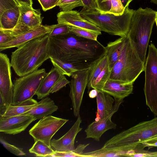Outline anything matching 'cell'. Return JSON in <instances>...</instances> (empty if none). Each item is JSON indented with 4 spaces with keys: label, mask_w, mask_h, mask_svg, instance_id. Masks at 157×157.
Listing matches in <instances>:
<instances>
[{
    "label": "cell",
    "mask_w": 157,
    "mask_h": 157,
    "mask_svg": "<svg viewBox=\"0 0 157 157\" xmlns=\"http://www.w3.org/2000/svg\"><path fill=\"white\" fill-rule=\"evenodd\" d=\"M49 37L50 58L71 64L78 70L90 68L106 52L105 47L98 40L71 33Z\"/></svg>",
    "instance_id": "6da1fadb"
},
{
    "label": "cell",
    "mask_w": 157,
    "mask_h": 157,
    "mask_svg": "<svg viewBox=\"0 0 157 157\" xmlns=\"http://www.w3.org/2000/svg\"><path fill=\"white\" fill-rule=\"evenodd\" d=\"M48 34L32 40L17 48L12 53L11 67L21 77L38 70L50 59Z\"/></svg>",
    "instance_id": "7a4b0ae2"
},
{
    "label": "cell",
    "mask_w": 157,
    "mask_h": 157,
    "mask_svg": "<svg viewBox=\"0 0 157 157\" xmlns=\"http://www.w3.org/2000/svg\"><path fill=\"white\" fill-rule=\"evenodd\" d=\"M157 136V117L139 123L114 136L106 142L102 148L119 152L126 156L128 152L146 140Z\"/></svg>",
    "instance_id": "3957f363"
},
{
    "label": "cell",
    "mask_w": 157,
    "mask_h": 157,
    "mask_svg": "<svg viewBox=\"0 0 157 157\" xmlns=\"http://www.w3.org/2000/svg\"><path fill=\"white\" fill-rule=\"evenodd\" d=\"M156 12L147 7L134 10L127 35L136 53L144 63L149 40L155 22Z\"/></svg>",
    "instance_id": "277c9868"
},
{
    "label": "cell",
    "mask_w": 157,
    "mask_h": 157,
    "mask_svg": "<svg viewBox=\"0 0 157 157\" xmlns=\"http://www.w3.org/2000/svg\"><path fill=\"white\" fill-rule=\"evenodd\" d=\"M134 11L128 6L123 13L120 16L109 13L101 14L96 10L82 9L79 13L82 17L95 25L101 31L125 37L127 36Z\"/></svg>",
    "instance_id": "5b68a950"
},
{
    "label": "cell",
    "mask_w": 157,
    "mask_h": 157,
    "mask_svg": "<svg viewBox=\"0 0 157 157\" xmlns=\"http://www.w3.org/2000/svg\"><path fill=\"white\" fill-rule=\"evenodd\" d=\"M144 67L145 63L140 58L127 36L119 58L111 71L109 78L123 84L133 83L144 71Z\"/></svg>",
    "instance_id": "8992f818"
},
{
    "label": "cell",
    "mask_w": 157,
    "mask_h": 157,
    "mask_svg": "<svg viewBox=\"0 0 157 157\" xmlns=\"http://www.w3.org/2000/svg\"><path fill=\"white\" fill-rule=\"evenodd\" d=\"M144 91L146 104L157 116V48L152 43L149 46L145 63Z\"/></svg>",
    "instance_id": "52a82bcc"
},
{
    "label": "cell",
    "mask_w": 157,
    "mask_h": 157,
    "mask_svg": "<svg viewBox=\"0 0 157 157\" xmlns=\"http://www.w3.org/2000/svg\"><path fill=\"white\" fill-rule=\"evenodd\" d=\"M44 68L38 69L14 81L13 101L17 105L32 98L47 74Z\"/></svg>",
    "instance_id": "ba28073f"
},
{
    "label": "cell",
    "mask_w": 157,
    "mask_h": 157,
    "mask_svg": "<svg viewBox=\"0 0 157 157\" xmlns=\"http://www.w3.org/2000/svg\"><path fill=\"white\" fill-rule=\"evenodd\" d=\"M68 120L49 115L40 119L30 129L29 133L35 142L40 140L50 146L53 136Z\"/></svg>",
    "instance_id": "9c48e42d"
},
{
    "label": "cell",
    "mask_w": 157,
    "mask_h": 157,
    "mask_svg": "<svg viewBox=\"0 0 157 157\" xmlns=\"http://www.w3.org/2000/svg\"><path fill=\"white\" fill-rule=\"evenodd\" d=\"M89 68L77 71L71 75L69 96L71 99L74 116L80 115L84 93L87 87Z\"/></svg>",
    "instance_id": "30bf717a"
},
{
    "label": "cell",
    "mask_w": 157,
    "mask_h": 157,
    "mask_svg": "<svg viewBox=\"0 0 157 157\" xmlns=\"http://www.w3.org/2000/svg\"><path fill=\"white\" fill-rule=\"evenodd\" d=\"M20 6V14L17 25L13 29L7 30L14 38L42 25V18L40 9L25 6Z\"/></svg>",
    "instance_id": "8fae6325"
},
{
    "label": "cell",
    "mask_w": 157,
    "mask_h": 157,
    "mask_svg": "<svg viewBox=\"0 0 157 157\" xmlns=\"http://www.w3.org/2000/svg\"><path fill=\"white\" fill-rule=\"evenodd\" d=\"M11 64L7 55L0 53V96L8 106L13 101L14 85L11 79Z\"/></svg>",
    "instance_id": "7c38bea8"
},
{
    "label": "cell",
    "mask_w": 157,
    "mask_h": 157,
    "mask_svg": "<svg viewBox=\"0 0 157 157\" xmlns=\"http://www.w3.org/2000/svg\"><path fill=\"white\" fill-rule=\"evenodd\" d=\"M114 100L113 110L109 115L98 121H95L88 126L85 130L86 135V138H92L99 141L101 136L105 132L116 128L117 125L112 121L111 118L113 115L118 111L123 100Z\"/></svg>",
    "instance_id": "4fadbf2b"
},
{
    "label": "cell",
    "mask_w": 157,
    "mask_h": 157,
    "mask_svg": "<svg viewBox=\"0 0 157 157\" xmlns=\"http://www.w3.org/2000/svg\"><path fill=\"white\" fill-rule=\"evenodd\" d=\"M58 23L86 29L101 34L100 29L82 17L76 10L61 11L57 15Z\"/></svg>",
    "instance_id": "5bb4252c"
},
{
    "label": "cell",
    "mask_w": 157,
    "mask_h": 157,
    "mask_svg": "<svg viewBox=\"0 0 157 157\" xmlns=\"http://www.w3.org/2000/svg\"><path fill=\"white\" fill-rule=\"evenodd\" d=\"M52 28L50 25H41L18 35L10 41L0 45V51L14 47L17 48L32 40L49 33Z\"/></svg>",
    "instance_id": "9a60e30c"
},
{
    "label": "cell",
    "mask_w": 157,
    "mask_h": 157,
    "mask_svg": "<svg viewBox=\"0 0 157 157\" xmlns=\"http://www.w3.org/2000/svg\"><path fill=\"white\" fill-rule=\"evenodd\" d=\"M69 131L60 138L51 140L50 145L55 151H66L74 150L75 141L79 132L82 129L80 127L82 120L80 115Z\"/></svg>",
    "instance_id": "2e32d148"
},
{
    "label": "cell",
    "mask_w": 157,
    "mask_h": 157,
    "mask_svg": "<svg viewBox=\"0 0 157 157\" xmlns=\"http://www.w3.org/2000/svg\"><path fill=\"white\" fill-rule=\"evenodd\" d=\"M34 121L33 117L28 115L0 117V131L7 134H16L24 131Z\"/></svg>",
    "instance_id": "e0dca14e"
},
{
    "label": "cell",
    "mask_w": 157,
    "mask_h": 157,
    "mask_svg": "<svg viewBox=\"0 0 157 157\" xmlns=\"http://www.w3.org/2000/svg\"><path fill=\"white\" fill-rule=\"evenodd\" d=\"M133 83L123 84L121 82L109 79L105 83L102 91L112 97L114 99H123L132 93Z\"/></svg>",
    "instance_id": "ac0fdd59"
},
{
    "label": "cell",
    "mask_w": 157,
    "mask_h": 157,
    "mask_svg": "<svg viewBox=\"0 0 157 157\" xmlns=\"http://www.w3.org/2000/svg\"><path fill=\"white\" fill-rule=\"evenodd\" d=\"M58 109V106L54 101L50 98L47 97L43 98L30 110L20 115L31 116L35 121L51 115Z\"/></svg>",
    "instance_id": "d6986e66"
},
{
    "label": "cell",
    "mask_w": 157,
    "mask_h": 157,
    "mask_svg": "<svg viewBox=\"0 0 157 157\" xmlns=\"http://www.w3.org/2000/svg\"><path fill=\"white\" fill-rule=\"evenodd\" d=\"M112 97L103 91H98L96 97L97 109L95 121L105 117L113 111L115 100Z\"/></svg>",
    "instance_id": "ffe728a7"
},
{
    "label": "cell",
    "mask_w": 157,
    "mask_h": 157,
    "mask_svg": "<svg viewBox=\"0 0 157 157\" xmlns=\"http://www.w3.org/2000/svg\"><path fill=\"white\" fill-rule=\"evenodd\" d=\"M62 75L57 68H52L44 77L36 93L37 98L41 99L48 96L51 89Z\"/></svg>",
    "instance_id": "44dd1931"
},
{
    "label": "cell",
    "mask_w": 157,
    "mask_h": 157,
    "mask_svg": "<svg viewBox=\"0 0 157 157\" xmlns=\"http://www.w3.org/2000/svg\"><path fill=\"white\" fill-rule=\"evenodd\" d=\"M125 37H120L114 41L109 42L105 47L108 63L111 71L121 55Z\"/></svg>",
    "instance_id": "7402d4cb"
},
{
    "label": "cell",
    "mask_w": 157,
    "mask_h": 157,
    "mask_svg": "<svg viewBox=\"0 0 157 157\" xmlns=\"http://www.w3.org/2000/svg\"><path fill=\"white\" fill-rule=\"evenodd\" d=\"M20 14V6L9 9L0 15V29L11 30L17 25Z\"/></svg>",
    "instance_id": "603a6c76"
},
{
    "label": "cell",
    "mask_w": 157,
    "mask_h": 157,
    "mask_svg": "<svg viewBox=\"0 0 157 157\" xmlns=\"http://www.w3.org/2000/svg\"><path fill=\"white\" fill-rule=\"evenodd\" d=\"M38 102L32 98L26 100L17 105H11L8 106L2 117L18 116L25 113L36 106Z\"/></svg>",
    "instance_id": "cb8c5ba5"
},
{
    "label": "cell",
    "mask_w": 157,
    "mask_h": 157,
    "mask_svg": "<svg viewBox=\"0 0 157 157\" xmlns=\"http://www.w3.org/2000/svg\"><path fill=\"white\" fill-rule=\"evenodd\" d=\"M108 63L106 53L99 59L89 68L87 88L89 93L91 85Z\"/></svg>",
    "instance_id": "d4e9b609"
},
{
    "label": "cell",
    "mask_w": 157,
    "mask_h": 157,
    "mask_svg": "<svg viewBox=\"0 0 157 157\" xmlns=\"http://www.w3.org/2000/svg\"><path fill=\"white\" fill-rule=\"evenodd\" d=\"M29 151L31 153L35 154L36 156L48 157H50L55 152L51 146H48L40 140L36 141Z\"/></svg>",
    "instance_id": "484cf974"
},
{
    "label": "cell",
    "mask_w": 157,
    "mask_h": 157,
    "mask_svg": "<svg viewBox=\"0 0 157 157\" xmlns=\"http://www.w3.org/2000/svg\"><path fill=\"white\" fill-rule=\"evenodd\" d=\"M111 73L108 63L91 85V88L95 89L97 91H102L105 83L109 79Z\"/></svg>",
    "instance_id": "4316f807"
},
{
    "label": "cell",
    "mask_w": 157,
    "mask_h": 157,
    "mask_svg": "<svg viewBox=\"0 0 157 157\" xmlns=\"http://www.w3.org/2000/svg\"><path fill=\"white\" fill-rule=\"evenodd\" d=\"M50 59L54 67L57 68L63 75L70 77L74 72L78 71L71 64L57 59L50 58Z\"/></svg>",
    "instance_id": "83f0119b"
},
{
    "label": "cell",
    "mask_w": 157,
    "mask_h": 157,
    "mask_svg": "<svg viewBox=\"0 0 157 157\" xmlns=\"http://www.w3.org/2000/svg\"><path fill=\"white\" fill-rule=\"evenodd\" d=\"M70 32L75 35L87 39L97 40V37L100 34L96 32L86 29L68 26Z\"/></svg>",
    "instance_id": "f1b7e54d"
},
{
    "label": "cell",
    "mask_w": 157,
    "mask_h": 157,
    "mask_svg": "<svg viewBox=\"0 0 157 157\" xmlns=\"http://www.w3.org/2000/svg\"><path fill=\"white\" fill-rule=\"evenodd\" d=\"M89 144H80L74 150L71 151H55L54 152L50 157H80V155L83 153L84 150Z\"/></svg>",
    "instance_id": "f546056e"
},
{
    "label": "cell",
    "mask_w": 157,
    "mask_h": 157,
    "mask_svg": "<svg viewBox=\"0 0 157 157\" xmlns=\"http://www.w3.org/2000/svg\"><path fill=\"white\" fill-rule=\"evenodd\" d=\"M56 6L62 10V11H65L72 10L78 7L84 6L82 0H59Z\"/></svg>",
    "instance_id": "4dcf8cb0"
},
{
    "label": "cell",
    "mask_w": 157,
    "mask_h": 157,
    "mask_svg": "<svg viewBox=\"0 0 157 157\" xmlns=\"http://www.w3.org/2000/svg\"><path fill=\"white\" fill-rule=\"evenodd\" d=\"M69 32L68 26L58 23L52 25V29L48 35L50 37H52L66 34L69 33Z\"/></svg>",
    "instance_id": "1f68e13d"
},
{
    "label": "cell",
    "mask_w": 157,
    "mask_h": 157,
    "mask_svg": "<svg viewBox=\"0 0 157 157\" xmlns=\"http://www.w3.org/2000/svg\"><path fill=\"white\" fill-rule=\"evenodd\" d=\"M111 8L108 13L117 16L122 15L125 8L122 4L121 0H111Z\"/></svg>",
    "instance_id": "d6a6232c"
},
{
    "label": "cell",
    "mask_w": 157,
    "mask_h": 157,
    "mask_svg": "<svg viewBox=\"0 0 157 157\" xmlns=\"http://www.w3.org/2000/svg\"><path fill=\"white\" fill-rule=\"evenodd\" d=\"M111 0H94L98 10L101 14L108 13L111 8Z\"/></svg>",
    "instance_id": "836d02e7"
},
{
    "label": "cell",
    "mask_w": 157,
    "mask_h": 157,
    "mask_svg": "<svg viewBox=\"0 0 157 157\" xmlns=\"http://www.w3.org/2000/svg\"><path fill=\"white\" fill-rule=\"evenodd\" d=\"M0 141L4 147L12 153L17 156H23L26 155L21 148L11 144L2 137L0 138Z\"/></svg>",
    "instance_id": "e575fe53"
},
{
    "label": "cell",
    "mask_w": 157,
    "mask_h": 157,
    "mask_svg": "<svg viewBox=\"0 0 157 157\" xmlns=\"http://www.w3.org/2000/svg\"><path fill=\"white\" fill-rule=\"evenodd\" d=\"M19 6L16 0H0V15L9 9Z\"/></svg>",
    "instance_id": "d590c367"
},
{
    "label": "cell",
    "mask_w": 157,
    "mask_h": 157,
    "mask_svg": "<svg viewBox=\"0 0 157 157\" xmlns=\"http://www.w3.org/2000/svg\"><path fill=\"white\" fill-rule=\"evenodd\" d=\"M146 147H148V150L153 147H157V136L142 142L134 150L144 149Z\"/></svg>",
    "instance_id": "8d00e7d4"
},
{
    "label": "cell",
    "mask_w": 157,
    "mask_h": 157,
    "mask_svg": "<svg viewBox=\"0 0 157 157\" xmlns=\"http://www.w3.org/2000/svg\"><path fill=\"white\" fill-rule=\"evenodd\" d=\"M70 82V81L67 79L65 75H62L51 89L50 93L57 92Z\"/></svg>",
    "instance_id": "74e56055"
},
{
    "label": "cell",
    "mask_w": 157,
    "mask_h": 157,
    "mask_svg": "<svg viewBox=\"0 0 157 157\" xmlns=\"http://www.w3.org/2000/svg\"><path fill=\"white\" fill-rule=\"evenodd\" d=\"M59 0H38L44 11L51 9L56 6Z\"/></svg>",
    "instance_id": "f35d334b"
},
{
    "label": "cell",
    "mask_w": 157,
    "mask_h": 157,
    "mask_svg": "<svg viewBox=\"0 0 157 157\" xmlns=\"http://www.w3.org/2000/svg\"><path fill=\"white\" fill-rule=\"evenodd\" d=\"M13 38L7 30L0 29V45L8 42Z\"/></svg>",
    "instance_id": "ab89813d"
},
{
    "label": "cell",
    "mask_w": 157,
    "mask_h": 157,
    "mask_svg": "<svg viewBox=\"0 0 157 157\" xmlns=\"http://www.w3.org/2000/svg\"><path fill=\"white\" fill-rule=\"evenodd\" d=\"M82 1L84 4L83 9L98 10L97 7L94 3V0H82Z\"/></svg>",
    "instance_id": "60d3db41"
},
{
    "label": "cell",
    "mask_w": 157,
    "mask_h": 157,
    "mask_svg": "<svg viewBox=\"0 0 157 157\" xmlns=\"http://www.w3.org/2000/svg\"><path fill=\"white\" fill-rule=\"evenodd\" d=\"M8 106L0 96V116H2L6 111Z\"/></svg>",
    "instance_id": "b9f144b4"
},
{
    "label": "cell",
    "mask_w": 157,
    "mask_h": 157,
    "mask_svg": "<svg viewBox=\"0 0 157 157\" xmlns=\"http://www.w3.org/2000/svg\"><path fill=\"white\" fill-rule=\"evenodd\" d=\"M20 6H25L32 7V0H16Z\"/></svg>",
    "instance_id": "7bdbcfd3"
},
{
    "label": "cell",
    "mask_w": 157,
    "mask_h": 157,
    "mask_svg": "<svg viewBox=\"0 0 157 157\" xmlns=\"http://www.w3.org/2000/svg\"><path fill=\"white\" fill-rule=\"evenodd\" d=\"M88 93L90 98H94L96 97L98 94V91L95 89H94L90 91Z\"/></svg>",
    "instance_id": "ee69618b"
},
{
    "label": "cell",
    "mask_w": 157,
    "mask_h": 157,
    "mask_svg": "<svg viewBox=\"0 0 157 157\" xmlns=\"http://www.w3.org/2000/svg\"><path fill=\"white\" fill-rule=\"evenodd\" d=\"M130 0H121L122 5L125 8L128 6L129 4L131 2H130Z\"/></svg>",
    "instance_id": "f6af8a7d"
},
{
    "label": "cell",
    "mask_w": 157,
    "mask_h": 157,
    "mask_svg": "<svg viewBox=\"0 0 157 157\" xmlns=\"http://www.w3.org/2000/svg\"><path fill=\"white\" fill-rule=\"evenodd\" d=\"M151 154L152 157H157V151L151 152Z\"/></svg>",
    "instance_id": "bcb514c9"
},
{
    "label": "cell",
    "mask_w": 157,
    "mask_h": 157,
    "mask_svg": "<svg viewBox=\"0 0 157 157\" xmlns=\"http://www.w3.org/2000/svg\"><path fill=\"white\" fill-rule=\"evenodd\" d=\"M151 2L157 5V0H150Z\"/></svg>",
    "instance_id": "7dc6e473"
},
{
    "label": "cell",
    "mask_w": 157,
    "mask_h": 157,
    "mask_svg": "<svg viewBox=\"0 0 157 157\" xmlns=\"http://www.w3.org/2000/svg\"><path fill=\"white\" fill-rule=\"evenodd\" d=\"M155 23H156V26H157V19H156Z\"/></svg>",
    "instance_id": "c3c4849f"
},
{
    "label": "cell",
    "mask_w": 157,
    "mask_h": 157,
    "mask_svg": "<svg viewBox=\"0 0 157 157\" xmlns=\"http://www.w3.org/2000/svg\"><path fill=\"white\" fill-rule=\"evenodd\" d=\"M156 19H157V12H156Z\"/></svg>",
    "instance_id": "681fc988"
},
{
    "label": "cell",
    "mask_w": 157,
    "mask_h": 157,
    "mask_svg": "<svg viewBox=\"0 0 157 157\" xmlns=\"http://www.w3.org/2000/svg\"><path fill=\"white\" fill-rule=\"evenodd\" d=\"M132 0H130V2H132Z\"/></svg>",
    "instance_id": "f907efd6"
}]
</instances>
